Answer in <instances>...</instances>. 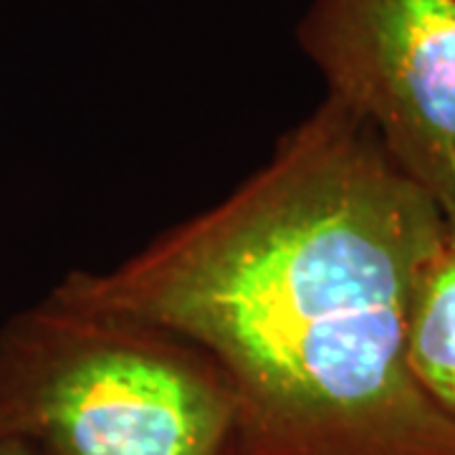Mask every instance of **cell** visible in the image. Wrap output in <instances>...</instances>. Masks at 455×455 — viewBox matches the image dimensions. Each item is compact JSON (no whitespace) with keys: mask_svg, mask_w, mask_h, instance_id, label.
Masks as SVG:
<instances>
[{"mask_svg":"<svg viewBox=\"0 0 455 455\" xmlns=\"http://www.w3.org/2000/svg\"><path fill=\"white\" fill-rule=\"evenodd\" d=\"M448 230L326 97L226 200L51 296L205 359L228 455H455V418L410 364L415 286Z\"/></svg>","mask_w":455,"mask_h":455,"instance_id":"6da1fadb","label":"cell"},{"mask_svg":"<svg viewBox=\"0 0 455 455\" xmlns=\"http://www.w3.org/2000/svg\"><path fill=\"white\" fill-rule=\"evenodd\" d=\"M410 364L455 418V235L440 241L420 271L410 311Z\"/></svg>","mask_w":455,"mask_h":455,"instance_id":"277c9868","label":"cell"},{"mask_svg":"<svg viewBox=\"0 0 455 455\" xmlns=\"http://www.w3.org/2000/svg\"><path fill=\"white\" fill-rule=\"evenodd\" d=\"M0 455H46L33 443L13 435H0Z\"/></svg>","mask_w":455,"mask_h":455,"instance_id":"5b68a950","label":"cell"},{"mask_svg":"<svg viewBox=\"0 0 455 455\" xmlns=\"http://www.w3.org/2000/svg\"><path fill=\"white\" fill-rule=\"evenodd\" d=\"M299 38L455 235V0H311Z\"/></svg>","mask_w":455,"mask_h":455,"instance_id":"3957f363","label":"cell"},{"mask_svg":"<svg viewBox=\"0 0 455 455\" xmlns=\"http://www.w3.org/2000/svg\"><path fill=\"white\" fill-rule=\"evenodd\" d=\"M0 435L46 455H228L230 405L188 347L49 296L0 334Z\"/></svg>","mask_w":455,"mask_h":455,"instance_id":"7a4b0ae2","label":"cell"}]
</instances>
